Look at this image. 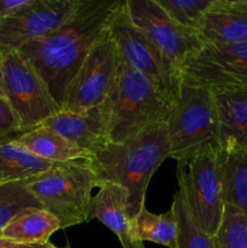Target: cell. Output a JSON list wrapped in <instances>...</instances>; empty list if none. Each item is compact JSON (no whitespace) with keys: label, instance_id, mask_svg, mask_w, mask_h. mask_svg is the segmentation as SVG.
Segmentation results:
<instances>
[{"label":"cell","instance_id":"cell-1","mask_svg":"<svg viewBox=\"0 0 247 248\" xmlns=\"http://www.w3.org/2000/svg\"><path fill=\"white\" fill-rule=\"evenodd\" d=\"M124 1L79 0L60 28L18 50L34 65L60 107L69 82L94 43L110 27Z\"/></svg>","mask_w":247,"mask_h":248},{"label":"cell","instance_id":"cell-2","mask_svg":"<svg viewBox=\"0 0 247 248\" xmlns=\"http://www.w3.org/2000/svg\"><path fill=\"white\" fill-rule=\"evenodd\" d=\"M166 123L153 126L121 143H109L90 162L99 183L110 182L128 193V215L135 219L144 207L153 174L170 157Z\"/></svg>","mask_w":247,"mask_h":248},{"label":"cell","instance_id":"cell-3","mask_svg":"<svg viewBox=\"0 0 247 248\" xmlns=\"http://www.w3.org/2000/svg\"><path fill=\"white\" fill-rule=\"evenodd\" d=\"M173 106L174 101L164 90L132 69L120 56L115 81L104 102L109 142H125L147 128L165 124Z\"/></svg>","mask_w":247,"mask_h":248},{"label":"cell","instance_id":"cell-4","mask_svg":"<svg viewBox=\"0 0 247 248\" xmlns=\"http://www.w3.org/2000/svg\"><path fill=\"white\" fill-rule=\"evenodd\" d=\"M29 190L44 210L55 216L61 228L87 223L92 191L99 182L87 160L53 164L29 182Z\"/></svg>","mask_w":247,"mask_h":248},{"label":"cell","instance_id":"cell-5","mask_svg":"<svg viewBox=\"0 0 247 248\" xmlns=\"http://www.w3.org/2000/svg\"><path fill=\"white\" fill-rule=\"evenodd\" d=\"M166 128L170 157L177 162L190 159L207 145H219V120L212 92L182 81Z\"/></svg>","mask_w":247,"mask_h":248},{"label":"cell","instance_id":"cell-6","mask_svg":"<svg viewBox=\"0 0 247 248\" xmlns=\"http://www.w3.org/2000/svg\"><path fill=\"white\" fill-rule=\"evenodd\" d=\"M219 145H207L190 159L177 162V181L199 227L211 236L217 234L224 215L222 182L218 169Z\"/></svg>","mask_w":247,"mask_h":248},{"label":"cell","instance_id":"cell-7","mask_svg":"<svg viewBox=\"0 0 247 248\" xmlns=\"http://www.w3.org/2000/svg\"><path fill=\"white\" fill-rule=\"evenodd\" d=\"M2 84L22 133L43 125L61 110L43 78L18 51L2 52Z\"/></svg>","mask_w":247,"mask_h":248},{"label":"cell","instance_id":"cell-8","mask_svg":"<svg viewBox=\"0 0 247 248\" xmlns=\"http://www.w3.org/2000/svg\"><path fill=\"white\" fill-rule=\"evenodd\" d=\"M120 63V53L110 27L94 43L65 90L61 109L81 113L101 106L111 91Z\"/></svg>","mask_w":247,"mask_h":248},{"label":"cell","instance_id":"cell-9","mask_svg":"<svg viewBox=\"0 0 247 248\" xmlns=\"http://www.w3.org/2000/svg\"><path fill=\"white\" fill-rule=\"evenodd\" d=\"M181 77L213 93L247 91V43L203 44L182 65Z\"/></svg>","mask_w":247,"mask_h":248},{"label":"cell","instance_id":"cell-10","mask_svg":"<svg viewBox=\"0 0 247 248\" xmlns=\"http://www.w3.org/2000/svg\"><path fill=\"white\" fill-rule=\"evenodd\" d=\"M110 33L123 60L176 102L182 85L181 73L132 23L126 12L125 1L111 22Z\"/></svg>","mask_w":247,"mask_h":248},{"label":"cell","instance_id":"cell-11","mask_svg":"<svg viewBox=\"0 0 247 248\" xmlns=\"http://www.w3.org/2000/svg\"><path fill=\"white\" fill-rule=\"evenodd\" d=\"M132 23L181 73L182 65L203 46L199 33L179 26L157 0H125Z\"/></svg>","mask_w":247,"mask_h":248},{"label":"cell","instance_id":"cell-12","mask_svg":"<svg viewBox=\"0 0 247 248\" xmlns=\"http://www.w3.org/2000/svg\"><path fill=\"white\" fill-rule=\"evenodd\" d=\"M79 0H33L16 15L0 23V50L18 51L45 38L72 16Z\"/></svg>","mask_w":247,"mask_h":248},{"label":"cell","instance_id":"cell-13","mask_svg":"<svg viewBox=\"0 0 247 248\" xmlns=\"http://www.w3.org/2000/svg\"><path fill=\"white\" fill-rule=\"evenodd\" d=\"M43 125L47 126L77 145L89 156V159L110 143L104 103L81 113H73L61 109Z\"/></svg>","mask_w":247,"mask_h":248},{"label":"cell","instance_id":"cell-14","mask_svg":"<svg viewBox=\"0 0 247 248\" xmlns=\"http://www.w3.org/2000/svg\"><path fill=\"white\" fill-rule=\"evenodd\" d=\"M98 188L99 191L90 202L87 220L98 219L109 228L123 248H144L136 232L135 219L128 215L127 190L110 182H102Z\"/></svg>","mask_w":247,"mask_h":248},{"label":"cell","instance_id":"cell-15","mask_svg":"<svg viewBox=\"0 0 247 248\" xmlns=\"http://www.w3.org/2000/svg\"><path fill=\"white\" fill-rule=\"evenodd\" d=\"M199 35L203 44L247 43V0H211Z\"/></svg>","mask_w":247,"mask_h":248},{"label":"cell","instance_id":"cell-16","mask_svg":"<svg viewBox=\"0 0 247 248\" xmlns=\"http://www.w3.org/2000/svg\"><path fill=\"white\" fill-rule=\"evenodd\" d=\"M217 157L224 205L247 216V145L219 144Z\"/></svg>","mask_w":247,"mask_h":248},{"label":"cell","instance_id":"cell-17","mask_svg":"<svg viewBox=\"0 0 247 248\" xmlns=\"http://www.w3.org/2000/svg\"><path fill=\"white\" fill-rule=\"evenodd\" d=\"M15 142L36 157L51 164L89 160V156L77 145L44 125L24 132Z\"/></svg>","mask_w":247,"mask_h":248},{"label":"cell","instance_id":"cell-18","mask_svg":"<svg viewBox=\"0 0 247 248\" xmlns=\"http://www.w3.org/2000/svg\"><path fill=\"white\" fill-rule=\"evenodd\" d=\"M213 96L219 120V144L247 145V91L217 92Z\"/></svg>","mask_w":247,"mask_h":248},{"label":"cell","instance_id":"cell-19","mask_svg":"<svg viewBox=\"0 0 247 248\" xmlns=\"http://www.w3.org/2000/svg\"><path fill=\"white\" fill-rule=\"evenodd\" d=\"M61 229L60 220L48 211L43 207L28 208L9 223L1 232V237L26 244H44Z\"/></svg>","mask_w":247,"mask_h":248},{"label":"cell","instance_id":"cell-20","mask_svg":"<svg viewBox=\"0 0 247 248\" xmlns=\"http://www.w3.org/2000/svg\"><path fill=\"white\" fill-rule=\"evenodd\" d=\"M52 165L36 157L15 140L0 144V181L2 182L34 178Z\"/></svg>","mask_w":247,"mask_h":248},{"label":"cell","instance_id":"cell-21","mask_svg":"<svg viewBox=\"0 0 247 248\" xmlns=\"http://www.w3.org/2000/svg\"><path fill=\"white\" fill-rule=\"evenodd\" d=\"M136 232L140 241L154 242L167 248H177L178 224L173 210L155 215L143 207L135 218Z\"/></svg>","mask_w":247,"mask_h":248},{"label":"cell","instance_id":"cell-22","mask_svg":"<svg viewBox=\"0 0 247 248\" xmlns=\"http://www.w3.org/2000/svg\"><path fill=\"white\" fill-rule=\"evenodd\" d=\"M171 208L178 224L177 248H216L215 236L203 232L194 219L181 186H178V190L174 193Z\"/></svg>","mask_w":247,"mask_h":248},{"label":"cell","instance_id":"cell-23","mask_svg":"<svg viewBox=\"0 0 247 248\" xmlns=\"http://www.w3.org/2000/svg\"><path fill=\"white\" fill-rule=\"evenodd\" d=\"M31 179L0 183V236L9 223L19 213L28 208H41L40 202L29 190Z\"/></svg>","mask_w":247,"mask_h":248},{"label":"cell","instance_id":"cell-24","mask_svg":"<svg viewBox=\"0 0 247 248\" xmlns=\"http://www.w3.org/2000/svg\"><path fill=\"white\" fill-rule=\"evenodd\" d=\"M216 248H247V216L232 206H224L222 223L215 235Z\"/></svg>","mask_w":247,"mask_h":248},{"label":"cell","instance_id":"cell-25","mask_svg":"<svg viewBox=\"0 0 247 248\" xmlns=\"http://www.w3.org/2000/svg\"><path fill=\"white\" fill-rule=\"evenodd\" d=\"M157 4L179 26L199 33L211 0H157Z\"/></svg>","mask_w":247,"mask_h":248},{"label":"cell","instance_id":"cell-26","mask_svg":"<svg viewBox=\"0 0 247 248\" xmlns=\"http://www.w3.org/2000/svg\"><path fill=\"white\" fill-rule=\"evenodd\" d=\"M22 133L18 121L6 98L0 97V144L17 140Z\"/></svg>","mask_w":247,"mask_h":248},{"label":"cell","instance_id":"cell-27","mask_svg":"<svg viewBox=\"0 0 247 248\" xmlns=\"http://www.w3.org/2000/svg\"><path fill=\"white\" fill-rule=\"evenodd\" d=\"M33 0H0V23L29 6Z\"/></svg>","mask_w":247,"mask_h":248},{"label":"cell","instance_id":"cell-28","mask_svg":"<svg viewBox=\"0 0 247 248\" xmlns=\"http://www.w3.org/2000/svg\"><path fill=\"white\" fill-rule=\"evenodd\" d=\"M0 248H70L69 245L65 247H57L51 242H44V244H26V242H17L12 240L4 239L0 236Z\"/></svg>","mask_w":247,"mask_h":248},{"label":"cell","instance_id":"cell-29","mask_svg":"<svg viewBox=\"0 0 247 248\" xmlns=\"http://www.w3.org/2000/svg\"><path fill=\"white\" fill-rule=\"evenodd\" d=\"M0 97H4V84H2V52L0 50Z\"/></svg>","mask_w":247,"mask_h":248},{"label":"cell","instance_id":"cell-30","mask_svg":"<svg viewBox=\"0 0 247 248\" xmlns=\"http://www.w3.org/2000/svg\"><path fill=\"white\" fill-rule=\"evenodd\" d=\"M0 183H2V181H0Z\"/></svg>","mask_w":247,"mask_h":248}]
</instances>
